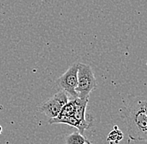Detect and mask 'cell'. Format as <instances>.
Wrapping results in <instances>:
<instances>
[{"label": "cell", "mask_w": 147, "mask_h": 144, "mask_svg": "<svg viewBox=\"0 0 147 144\" xmlns=\"http://www.w3.org/2000/svg\"><path fill=\"white\" fill-rule=\"evenodd\" d=\"M124 121L130 140L147 141V114L144 100H137L127 107L124 113Z\"/></svg>", "instance_id": "obj_1"}, {"label": "cell", "mask_w": 147, "mask_h": 144, "mask_svg": "<svg viewBox=\"0 0 147 144\" xmlns=\"http://www.w3.org/2000/svg\"><path fill=\"white\" fill-rule=\"evenodd\" d=\"M77 98H73L72 100H69L68 102L63 107L59 115V116H64V117L73 116L74 113V111H75V108H76Z\"/></svg>", "instance_id": "obj_6"}, {"label": "cell", "mask_w": 147, "mask_h": 144, "mask_svg": "<svg viewBox=\"0 0 147 144\" xmlns=\"http://www.w3.org/2000/svg\"><path fill=\"white\" fill-rule=\"evenodd\" d=\"M57 83L59 87L73 98H77L76 87L78 84V63H74L69 68L64 74L58 78Z\"/></svg>", "instance_id": "obj_4"}, {"label": "cell", "mask_w": 147, "mask_h": 144, "mask_svg": "<svg viewBox=\"0 0 147 144\" xmlns=\"http://www.w3.org/2000/svg\"><path fill=\"white\" fill-rule=\"evenodd\" d=\"M97 86L92 68L84 63H78V84L76 92L80 99H89L90 94Z\"/></svg>", "instance_id": "obj_2"}, {"label": "cell", "mask_w": 147, "mask_h": 144, "mask_svg": "<svg viewBox=\"0 0 147 144\" xmlns=\"http://www.w3.org/2000/svg\"><path fill=\"white\" fill-rule=\"evenodd\" d=\"M89 99H80L77 98V103H76V108L74 113V117L78 121L79 123V132L83 134L84 131L89 128L91 122L88 121L85 119V111H86V107L88 104Z\"/></svg>", "instance_id": "obj_5"}, {"label": "cell", "mask_w": 147, "mask_h": 144, "mask_svg": "<svg viewBox=\"0 0 147 144\" xmlns=\"http://www.w3.org/2000/svg\"><path fill=\"white\" fill-rule=\"evenodd\" d=\"M84 144H92V143L90 142V141H89V140H86V141H85V143H84Z\"/></svg>", "instance_id": "obj_9"}, {"label": "cell", "mask_w": 147, "mask_h": 144, "mask_svg": "<svg viewBox=\"0 0 147 144\" xmlns=\"http://www.w3.org/2000/svg\"><path fill=\"white\" fill-rule=\"evenodd\" d=\"M86 140V137L80 132H74L66 137L65 144H84Z\"/></svg>", "instance_id": "obj_7"}, {"label": "cell", "mask_w": 147, "mask_h": 144, "mask_svg": "<svg viewBox=\"0 0 147 144\" xmlns=\"http://www.w3.org/2000/svg\"><path fill=\"white\" fill-rule=\"evenodd\" d=\"M69 96L64 91H59V92L55 93L53 97L48 99L45 102L38 106V112L45 114L49 118L57 117L64 105L69 101Z\"/></svg>", "instance_id": "obj_3"}, {"label": "cell", "mask_w": 147, "mask_h": 144, "mask_svg": "<svg viewBox=\"0 0 147 144\" xmlns=\"http://www.w3.org/2000/svg\"><path fill=\"white\" fill-rule=\"evenodd\" d=\"M123 138V133L122 132L119 130V128L117 126H115V128L113 131H111L110 134L107 137V141L110 143V144L118 143L119 141H121Z\"/></svg>", "instance_id": "obj_8"}, {"label": "cell", "mask_w": 147, "mask_h": 144, "mask_svg": "<svg viewBox=\"0 0 147 144\" xmlns=\"http://www.w3.org/2000/svg\"><path fill=\"white\" fill-rule=\"evenodd\" d=\"M2 131H3V129H2V127L0 125V134H1V133H2Z\"/></svg>", "instance_id": "obj_10"}]
</instances>
